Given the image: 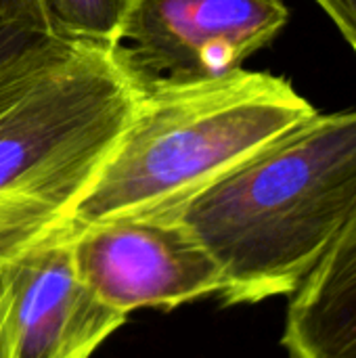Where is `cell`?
<instances>
[{"label": "cell", "mask_w": 356, "mask_h": 358, "mask_svg": "<svg viewBox=\"0 0 356 358\" xmlns=\"http://www.w3.org/2000/svg\"><path fill=\"white\" fill-rule=\"evenodd\" d=\"M283 0H134L115 44L136 86L225 76L287 25Z\"/></svg>", "instance_id": "277c9868"}, {"label": "cell", "mask_w": 356, "mask_h": 358, "mask_svg": "<svg viewBox=\"0 0 356 358\" xmlns=\"http://www.w3.org/2000/svg\"><path fill=\"white\" fill-rule=\"evenodd\" d=\"M78 277L120 315L220 296L222 275L174 216L115 218L71 231Z\"/></svg>", "instance_id": "5b68a950"}, {"label": "cell", "mask_w": 356, "mask_h": 358, "mask_svg": "<svg viewBox=\"0 0 356 358\" xmlns=\"http://www.w3.org/2000/svg\"><path fill=\"white\" fill-rule=\"evenodd\" d=\"M124 321L78 277L71 233L0 266V358H90Z\"/></svg>", "instance_id": "8992f818"}, {"label": "cell", "mask_w": 356, "mask_h": 358, "mask_svg": "<svg viewBox=\"0 0 356 358\" xmlns=\"http://www.w3.org/2000/svg\"><path fill=\"white\" fill-rule=\"evenodd\" d=\"M61 36L111 48L134 0H42Z\"/></svg>", "instance_id": "9c48e42d"}, {"label": "cell", "mask_w": 356, "mask_h": 358, "mask_svg": "<svg viewBox=\"0 0 356 358\" xmlns=\"http://www.w3.org/2000/svg\"><path fill=\"white\" fill-rule=\"evenodd\" d=\"M356 57V0H315Z\"/></svg>", "instance_id": "30bf717a"}, {"label": "cell", "mask_w": 356, "mask_h": 358, "mask_svg": "<svg viewBox=\"0 0 356 358\" xmlns=\"http://www.w3.org/2000/svg\"><path fill=\"white\" fill-rule=\"evenodd\" d=\"M317 113L275 73L138 86L128 126L78 203L71 231L115 218L176 216L214 180Z\"/></svg>", "instance_id": "7a4b0ae2"}, {"label": "cell", "mask_w": 356, "mask_h": 358, "mask_svg": "<svg viewBox=\"0 0 356 358\" xmlns=\"http://www.w3.org/2000/svg\"><path fill=\"white\" fill-rule=\"evenodd\" d=\"M136 96L111 50L94 44L0 86V266L71 233Z\"/></svg>", "instance_id": "3957f363"}, {"label": "cell", "mask_w": 356, "mask_h": 358, "mask_svg": "<svg viewBox=\"0 0 356 358\" xmlns=\"http://www.w3.org/2000/svg\"><path fill=\"white\" fill-rule=\"evenodd\" d=\"M356 210V109L315 113L189 199L174 218L222 275L225 304L292 296Z\"/></svg>", "instance_id": "6da1fadb"}, {"label": "cell", "mask_w": 356, "mask_h": 358, "mask_svg": "<svg viewBox=\"0 0 356 358\" xmlns=\"http://www.w3.org/2000/svg\"><path fill=\"white\" fill-rule=\"evenodd\" d=\"M290 358H356V210L321 264L290 296Z\"/></svg>", "instance_id": "52a82bcc"}, {"label": "cell", "mask_w": 356, "mask_h": 358, "mask_svg": "<svg viewBox=\"0 0 356 358\" xmlns=\"http://www.w3.org/2000/svg\"><path fill=\"white\" fill-rule=\"evenodd\" d=\"M76 44L59 34L42 0H0V82Z\"/></svg>", "instance_id": "ba28073f"}]
</instances>
